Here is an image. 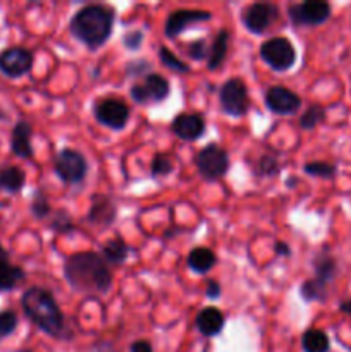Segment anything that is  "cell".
<instances>
[{"mask_svg":"<svg viewBox=\"0 0 351 352\" xmlns=\"http://www.w3.org/2000/svg\"><path fill=\"white\" fill-rule=\"evenodd\" d=\"M220 296V287L215 280L206 282V298L217 299Z\"/></svg>","mask_w":351,"mask_h":352,"instance_id":"cell-37","label":"cell"},{"mask_svg":"<svg viewBox=\"0 0 351 352\" xmlns=\"http://www.w3.org/2000/svg\"><path fill=\"white\" fill-rule=\"evenodd\" d=\"M26 184V175L21 170L19 167H3L0 170V189L6 192H10V195H16Z\"/></svg>","mask_w":351,"mask_h":352,"instance_id":"cell-21","label":"cell"},{"mask_svg":"<svg viewBox=\"0 0 351 352\" xmlns=\"http://www.w3.org/2000/svg\"><path fill=\"white\" fill-rule=\"evenodd\" d=\"M265 105L279 116H291L301 107V98L284 86H272L265 93Z\"/></svg>","mask_w":351,"mask_h":352,"instance_id":"cell-12","label":"cell"},{"mask_svg":"<svg viewBox=\"0 0 351 352\" xmlns=\"http://www.w3.org/2000/svg\"><path fill=\"white\" fill-rule=\"evenodd\" d=\"M277 17V7L267 2H258L243 12V24L253 34H260L270 26Z\"/></svg>","mask_w":351,"mask_h":352,"instance_id":"cell-13","label":"cell"},{"mask_svg":"<svg viewBox=\"0 0 351 352\" xmlns=\"http://www.w3.org/2000/svg\"><path fill=\"white\" fill-rule=\"evenodd\" d=\"M95 117L110 129H123L129 119V107L117 98H103L95 105Z\"/></svg>","mask_w":351,"mask_h":352,"instance_id":"cell-11","label":"cell"},{"mask_svg":"<svg viewBox=\"0 0 351 352\" xmlns=\"http://www.w3.org/2000/svg\"><path fill=\"white\" fill-rule=\"evenodd\" d=\"M277 172H279V164L274 157L265 155V157H262L260 160H258L257 174L260 175V177H270V175L277 174Z\"/></svg>","mask_w":351,"mask_h":352,"instance_id":"cell-34","label":"cell"},{"mask_svg":"<svg viewBox=\"0 0 351 352\" xmlns=\"http://www.w3.org/2000/svg\"><path fill=\"white\" fill-rule=\"evenodd\" d=\"M141 38H143V34H141L140 31H131V33L126 34V38H124V43H126L127 48H138L141 45Z\"/></svg>","mask_w":351,"mask_h":352,"instance_id":"cell-36","label":"cell"},{"mask_svg":"<svg viewBox=\"0 0 351 352\" xmlns=\"http://www.w3.org/2000/svg\"><path fill=\"white\" fill-rule=\"evenodd\" d=\"M65 280L79 292L107 294L112 285V275L105 260L96 253H76L64 265Z\"/></svg>","mask_w":351,"mask_h":352,"instance_id":"cell-1","label":"cell"},{"mask_svg":"<svg viewBox=\"0 0 351 352\" xmlns=\"http://www.w3.org/2000/svg\"><path fill=\"white\" fill-rule=\"evenodd\" d=\"M23 311L34 325L45 333L57 339L65 337L64 315L55 302L54 296L40 287H31L21 298Z\"/></svg>","mask_w":351,"mask_h":352,"instance_id":"cell-2","label":"cell"},{"mask_svg":"<svg viewBox=\"0 0 351 352\" xmlns=\"http://www.w3.org/2000/svg\"><path fill=\"white\" fill-rule=\"evenodd\" d=\"M299 292H301V298L305 299L306 302H312V301L322 302L326 301L327 298V285L322 284L320 280H317V278H310V280L303 282Z\"/></svg>","mask_w":351,"mask_h":352,"instance_id":"cell-26","label":"cell"},{"mask_svg":"<svg viewBox=\"0 0 351 352\" xmlns=\"http://www.w3.org/2000/svg\"><path fill=\"white\" fill-rule=\"evenodd\" d=\"M305 172L308 175L320 179H334L337 174L336 165L327 164V162H310L305 165Z\"/></svg>","mask_w":351,"mask_h":352,"instance_id":"cell-28","label":"cell"},{"mask_svg":"<svg viewBox=\"0 0 351 352\" xmlns=\"http://www.w3.org/2000/svg\"><path fill=\"white\" fill-rule=\"evenodd\" d=\"M7 261H9V253H7L6 248L0 244V267H2L3 263H7Z\"/></svg>","mask_w":351,"mask_h":352,"instance_id":"cell-41","label":"cell"},{"mask_svg":"<svg viewBox=\"0 0 351 352\" xmlns=\"http://www.w3.org/2000/svg\"><path fill=\"white\" fill-rule=\"evenodd\" d=\"M339 309H341V311H343V313H346V315H351V298L346 299V301L341 302Z\"/></svg>","mask_w":351,"mask_h":352,"instance_id":"cell-40","label":"cell"},{"mask_svg":"<svg viewBox=\"0 0 351 352\" xmlns=\"http://www.w3.org/2000/svg\"><path fill=\"white\" fill-rule=\"evenodd\" d=\"M158 57H160V62L165 65V67L172 69V71L178 72H188L189 67L184 64L182 60H179L167 47H160L158 48Z\"/></svg>","mask_w":351,"mask_h":352,"instance_id":"cell-31","label":"cell"},{"mask_svg":"<svg viewBox=\"0 0 351 352\" xmlns=\"http://www.w3.org/2000/svg\"><path fill=\"white\" fill-rule=\"evenodd\" d=\"M326 120V110L320 105H310L308 109L303 112V116L299 117V126L303 129H313V127L319 126L320 122Z\"/></svg>","mask_w":351,"mask_h":352,"instance_id":"cell-27","label":"cell"},{"mask_svg":"<svg viewBox=\"0 0 351 352\" xmlns=\"http://www.w3.org/2000/svg\"><path fill=\"white\" fill-rule=\"evenodd\" d=\"M172 131L178 138L184 141H195L205 133V122L196 113H179L172 120Z\"/></svg>","mask_w":351,"mask_h":352,"instance_id":"cell-15","label":"cell"},{"mask_svg":"<svg viewBox=\"0 0 351 352\" xmlns=\"http://www.w3.org/2000/svg\"><path fill=\"white\" fill-rule=\"evenodd\" d=\"M219 102L224 112L231 117H241L248 112L250 98H248V89L241 79L233 78L227 79L219 91Z\"/></svg>","mask_w":351,"mask_h":352,"instance_id":"cell-6","label":"cell"},{"mask_svg":"<svg viewBox=\"0 0 351 352\" xmlns=\"http://www.w3.org/2000/svg\"><path fill=\"white\" fill-rule=\"evenodd\" d=\"M215 253L212 250H209V248H195L188 254V267L195 274H206V272H210L215 267Z\"/></svg>","mask_w":351,"mask_h":352,"instance_id":"cell-20","label":"cell"},{"mask_svg":"<svg viewBox=\"0 0 351 352\" xmlns=\"http://www.w3.org/2000/svg\"><path fill=\"white\" fill-rule=\"evenodd\" d=\"M117 215V208L110 198L103 195L93 196L92 208L88 212V222L96 223V226H110Z\"/></svg>","mask_w":351,"mask_h":352,"instance_id":"cell-17","label":"cell"},{"mask_svg":"<svg viewBox=\"0 0 351 352\" xmlns=\"http://www.w3.org/2000/svg\"><path fill=\"white\" fill-rule=\"evenodd\" d=\"M127 253H129V250H127V244L123 237H114V239L107 241L102 248V254L105 263H124L127 258Z\"/></svg>","mask_w":351,"mask_h":352,"instance_id":"cell-23","label":"cell"},{"mask_svg":"<svg viewBox=\"0 0 351 352\" xmlns=\"http://www.w3.org/2000/svg\"><path fill=\"white\" fill-rule=\"evenodd\" d=\"M275 253L282 254V256H289V246L286 243H275Z\"/></svg>","mask_w":351,"mask_h":352,"instance_id":"cell-39","label":"cell"},{"mask_svg":"<svg viewBox=\"0 0 351 352\" xmlns=\"http://www.w3.org/2000/svg\"><path fill=\"white\" fill-rule=\"evenodd\" d=\"M196 168L205 181H217L229 170V157L220 146L209 144L196 155Z\"/></svg>","mask_w":351,"mask_h":352,"instance_id":"cell-5","label":"cell"},{"mask_svg":"<svg viewBox=\"0 0 351 352\" xmlns=\"http://www.w3.org/2000/svg\"><path fill=\"white\" fill-rule=\"evenodd\" d=\"M260 57L274 71H288L296 62V50L288 38H270L260 47Z\"/></svg>","mask_w":351,"mask_h":352,"instance_id":"cell-4","label":"cell"},{"mask_svg":"<svg viewBox=\"0 0 351 352\" xmlns=\"http://www.w3.org/2000/svg\"><path fill=\"white\" fill-rule=\"evenodd\" d=\"M26 278V274L21 267L10 265L9 261L0 267V291H12Z\"/></svg>","mask_w":351,"mask_h":352,"instance_id":"cell-24","label":"cell"},{"mask_svg":"<svg viewBox=\"0 0 351 352\" xmlns=\"http://www.w3.org/2000/svg\"><path fill=\"white\" fill-rule=\"evenodd\" d=\"M150 170L153 177H165V175L172 174V170H174V162H172V158L169 155L158 153L151 160Z\"/></svg>","mask_w":351,"mask_h":352,"instance_id":"cell-29","label":"cell"},{"mask_svg":"<svg viewBox=\"0 0 351 352\" xmlns=\"http://www.w3.org/2000/svg\"><path fill=\"white\" fill-rule=\"evenodd\" d=\"M301 346L305 352H329V337L326 332L317 329H310L303 333Z\"/></svg>","mask_w":351,"mask_h":352,"instance_id":"cell-25","label":"cell"},{"mask_svg":"<svg viewBox=\"0 0 351 352\" xmlns=\"http://www.w3.org/2000/svg\"><path fill=\"white\" fill-rule=\"evenodd\" d=\"M209 52L210 50L209 47H206L205 40H196L188 47L189 57L195 58V60H203V58H206L209 57Z\"/></svg>","mask_w":351,"mask_h":352,"instance_id":"cell-35","label":"cell"},{"mask_svg":"<svg viewBox=\"0 0 351 352\" xmlns=\"http://www.w3.org/2000/svg\"><path fill=\"white\" fill-rule=\"evenodd\" d=\"M31 129L26 120H19L14 126L12 134H10V150L16 157L19 158H31L33 157V146H31Z\"/></svg>","mask_w":351,"mask_h":352,"instance_id":"cell-16","label":"cell"},{"mask_svg":"<svg viewBox=\"0 0 351 352\" xmlns=\"http://www.w3.org/2000/svg\"><path fill=\"white\" fill-rule=\"evenodd\" d=\"M114 10L105 6H86L74 14L71 31L83 45L96 50L112 34Z\"/></svg>","mask_w":351,"mask_h":352,"instance_id":"cell-3","label":"cell"},{"mask_svg":"<svg viewBox=\"0 0 351 352\" xmlns=\"http://www.w3.org/2000/svg\"><path fill=\"white\" fill-rule=\"evenodd\" d=\"M289 17L296 26H319L330 17V6L322 0H308L289 7Z\"/></svg>","mask_w":351,"mask_h":352,"instance_id":"cell-8","label":"cell"},{"mask_svg":"<svg viewBox=\"0 0 351 352\" xmlns=\"http://www.w3.org/2000/svg\"><path fill=\"white\" fill-rule=\"evenodd\" d=\"M50 212H52V206L50 203H48L47 196H45L41 191L34 192L33 201H31V213H33L34 219L38 220L45 219V217L50 215Z\"/></svg>","mask_w":351,"mask_h":352,"instance_id":"cell-30","label":"cell"},{"mask_svg":"<svg viewBox=\"0 0 351 352\" xmlns=\"http://www.w3.org/2000/svg\"><path fill=\"white\" fill-rule=\"evenodd\" d=\"M50 227L55 230V232H61V234H67V232H71V230H74L71 217H69V213L64 212V210H58V212H55Z\"/></svg>","mask_w":351,"mask_h":352,"instance_id":"cell-33","label":"cell"},{"mask_svg":"<svg viewBox=\"0 0 351 352\" xmlns=\"http://www.w3.org/2000/svg\"><path fill=\"white\" fill-rule=\"evenodd\" d=\"M212 17V14L209 10H196V9H179L174 10L171 16L165 21V36L167 38H176L182 33V31L188 30L189 26L196 23H203V21H209Z\"/></svg>","mask_w":351,"mask_h":352,"instance_id":"cell-14","label":"cell"},{"mask_svg":"<svg viewBox=\"0 0 351 352\" xmlns=\"http://www.w3.org/2000/svg\"><path fill=\"white\" fill-rule=\"evenodd\" d=\"M54 170L67 184H79L86 177L88 164L79 151L65 148V150L58 151V155L55 157Z\"/></svg>","mask_w":351,"mask_h":352,"instance_id":"cell-7","label":"cell"},{"mask_svg":"<svg viewBox=\"0 0 351 352\" xmlns=\"http://www.w3.org/2000/svg\"><path fill=\"white\" fill-rule=\"evenodd\" d=\"M227 48H229V33L226 30L219 31V34L213 40L212 47L209 52V69L215 71L222 65V62L227 57Z\"/></svg>","mask_w":351,"mask_h":352,"instance_id":"cell-22","label":"cell"},{"mask_svg":"<svg viewBox=\"0 0 351 352\" xmlns=\"http://www.w3.org/2000/svg\"><path fill=\"white\" fill-rule=\"evenodd\" d=\"M33 67V54L28 48L10 47L0 52V72L10 79L23 78Z\"/></svg>","mask_w":351,"mask_h":352,"instance_id":"cell-9","label":"cell"},{"mask_svg":"<svg viewBox=\"0 0 351 352\" xmlns=\"http://www.w3.org/2000/svg\"><path fill=\"white\" fill-rule=\"evenodd\" d=\"M131 352H153V351H151L150 342H147V340H138V342H134L133 346H131Z\"/></svg>","mask_w":351,"mask_h":352,"instance_id":"cell-38","label":"cell"},{"mask_svg":"<svg viewBox=\"0 0 351 352\" xmlns=\"http://www.w3.org/2000/svg\"><path fill=\"white\" fill-rule=\"evenodd\" d=\"M313 270H315V277L313 278L320 280L322 284L329 285L330 282L336 278L337 263L327 251H322V253L317 254L315 260H313Z\"/></svg>","mask_w":351,"mask_h":352,"instance_id":"cell-19","label":"cell"},{"mask_svg":"<svg viewBox=\"0 0 351 352\" xmlns=\"http://www.w3.org/2000/svg\"><path fill=\"white\" fill-rule=\"evenodd\" d=\"M196 329L200 330V333H203L205 337H213L219 336L224 329V315L220 309L209 306V308L202 309L196 316Z\"/></svg>","mask_w":351,"mask_h":352,"instance_id":"cell-18","label":"cell"},{"mask_svg":"<svg viewBox=\"0 0 351 352\" xmlns=\"http://www.w3.org/2000/svg\"><path fill=\"white\" fill-rule=\"evenodd\" d=\"M171 86L169 81L160 74H150L143 82L131 88V98L136 103H157L169 96Z\"/></svg>","mask_w":351,"mask_h":352,"instance_id":"cell-10","label":"cell"},{"mask_svg":"<svg viewBox=\"0 0 351 352\" xmlns=\"http://www.w3.org/2000/svg\"><path fill=\"white\" fill-rule=\"evenodd\" d=\"M16 329H17L16 313L10 311V309L0 311V339L12 336L14 330H16Z\"/></svg>","mask_w":351,"mask_h":352,"instance_id":"cell-32","label":"cell"}]
</instances>
